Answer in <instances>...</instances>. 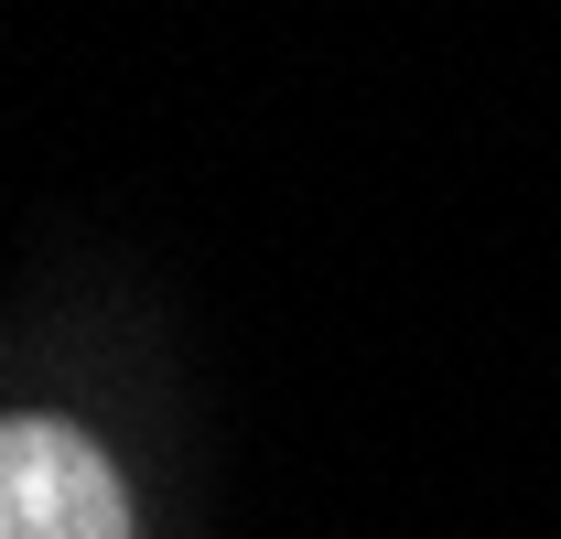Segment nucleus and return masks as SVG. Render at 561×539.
<instances>
[{"instance_id": "f257e3e1", "label": "nucleus", "mask_w": 561, "mask_h": 539, "mask_svg": "<svg viewBox=\"0 0 561 539\" xmlns=\"http://www.w3.org/2000/svg\"><path fill=\"white\" fill-rule=\"evenodd\" d=\"M0 539H130V496L76 421H0Z\"/></svg>"}]
</instances>
